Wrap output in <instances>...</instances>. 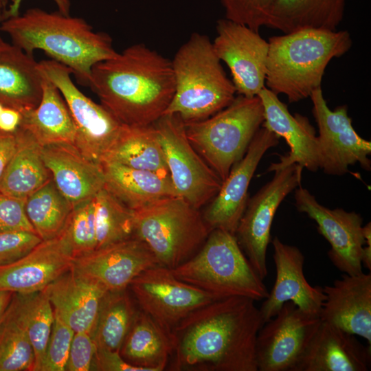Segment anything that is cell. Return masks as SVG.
I'll return each mask as SVG.
<instances>
[{"mask_svg":"<svg viewBox=\"0 0 371 371\" xmlns=\"http://www.w3.org/2000/svg\"><path fill=\"white\" fill-rule=\"evenodd\" d=\"M41 241V238L34 232H0V267L18 261Z\"/></svg>","mask_w":371,"mask_h":371,"instance_id":"41","label":"cell"},{"mask_svg":"<svg viewBox=\"0 0 371 371\" xmlns=\"http://www.w3.org/2000/svg\"><path fill=\"white\" fill-rule=\"evenodd\" d=\"M16 144V132L10 133L0 131V178L15 152Z\"/></svg>","mask_w":371,"mask_h":371,"instance_id":"45","label":"cell"},{"mask_svg":"<svg viewBox=\"0 0 371 371\" xmlns=\"http://www.w3.org/2000/svg\"><path fill=\"white\" fill-rule=\"evenodd\" d=\"M133 212V237L148 247L159 265L169 269L193 256L210 232L198 209L178 196Z\"/></svg>","mask_w":371,"mask_h":371,"instance_id":"7","label":"cell"},{"mask_svg":"<svg viewBox=\"0 0 371 371\" xmlns=\"http://www.w3.org/2000/svg\"><path fill=\"white\" fill-rule=\"evenodd\" d=\"M21 113L20 126L41 146L56 144L74 145L76 129L67 105L57 87L44 76L39 103Z\"/></svg>","mask_w":371,"mask_h":371,"instance_id":"27","label":"cell"},{"mask_svg":"<svg viewBox=\"0 0 371 371\" xmlns=\"http://www.w3.org/2000/svg\"><path fill=\"white\" fill-rule=\"evenodd\" d=\"M43 79L33 55L10 43L0 49V102L4 105L21 111L37 106Z\"/></svg>","mask_w":371,"mask_h":371,"instance_id":"26","label":"cell"},{"mask_svg":"<svg viewBox=\"0 0 371 371\" xmlns=\"http://www.w3.org/2000/svg\"><path fill=\"white\" fill-rule=\"evenodd\" d=\"M137 311L127 289L107 291L91 335L96 347L120 352Z\"/></svg>","mask_w":371,"mask_h":371,"instance_id":"34","label":"cell"},{"mask_svg":"<svg viewBox=\"0 0 371 371\" xmlns=\"http://www.w3.org/2000/svg\"><path fill=\"white\" fill-rule=\"evenodd\" d=\"M25 201L24 199L12 197L0 192V232H36L27 216Z\"/></svg>","mask_w":371,"mask_h":371,"instance_id":"42","label":"cell"},{"mask_svg":"<svg viewBox=\"0 0 371 371\" xmlns=\"http://www.w3.org/2000/svg\"><path fill=\"white\" fill-rule=\"evenodd\" d=\"M294 198L297 210L315 221L318 232L330 244L328 256L336 268L349 275L362 273L365 239L361 216L342 208L325 207L301 186L295 189Z\"/></svg>","mask_w":371,"mask_h":371,"instance_id":"16","label":"cell"},{"mask_svg":"<svg viewBox=\"0 0 371 371\" xmlns=\"http://www.w3.org/2000/svg\"><path fill=\"white\" fill-rule=\"evenodd\" d=\"M4 106H5V105H4L3 103H1V102H0V113H1V111H2V109H3V108L4 107Z\"/></svg>","mask_w":371,"mask_h":371,"instance_id":"51","label":"cell"},{"mask_svg":"<svg viewBox=\"0 0 371 371\" xmlns=\"http://www.w3.org/2000/svg\"><path fill=\"white\" fill-rule=\"evenodd\" d=\"M258 95L264 108L261 126L284 138L290 149L278 162L272 163L267 171L274 172L292 164H297L311 172L320 169L318 138L308 117L299 113L292 115L278 95L266 87Z\"/></svg>","mask_w":371,"mask_h":371,"instance_id":"20","label":"cell"},{"mask_svg":"<svg viewBox=\"0 0 371 371\" xmlns=\"http://www.w3.org/2000/svg\"><path fill=\"white\" fill-rule=\"evenodd\" d=\"M103 161L115 162L132 168L152 172L170 179L165 155L153 124H124Z\"/></svg>","mask_w":371,"mask_h":371,"instance_id":"31","label":"cell"},{"mask_svg":"<svg viewBox=\"0 0 371 371\" xmlns=\"http://www.w3.org/2000/svg\"><path fill=\"white\" fill-rule=\"evenodd\" d=\"M21 295L23 317L34 355V371H41L53 327L54 308L43 290Z\"/></svg>","mask_w":371,"mask_h":371,"instance_id":"37","label":"cell"},{"mask_svg":"<svg viewBox=\"0 0 371 371\" xmlns=\"http://www.w3.org/2000/svg\"><path fill=\"white\" fill-rule=\"evenodd\" d=\"M214 52L228 67L238 95H258L265 87L269 43L249 27L226 18L217 21Z\"/></svg>","mask_w":371,"mask_h":371,"instance_id":"15","label":"cell"},{"mask_svg":"<svg viewBox=\"0 0 371 371\" xmlns=\"http://www.w3.org/2000/svg\"><path fill=\"white\" fill-rule=\"evenodd\" d=\"M323 288L325 300L319 318L371 346V274L344 273Z\"/></svg>","mask_w":371,"mask_h":371,"instance_id":"21","label":"cell"},{"mask_svg":"<svg viewBox=\"0 0 371 371\" xmlns=\"http://www.w3.org/2000/svg\"><path fill=\"white\" fill-rule=\"evenodd\" d=\"M8 43H6L0 36V49L3 47L5 45H7Z\"/></svg>","mask_w":371,"mask_h":371,"instance_id":"50","label":"cell"},{"mask_svg":"<svg viewBox=\"0 0 371 371\" xmlns=\"http://www.w3.org/2000/svg\"><path fill=\"white\" fill-rule=\"evenodd\" d=\"M89 87L122 124L152 125L174 95L171 60L143 43L134 44L95 64Z\"/></svg>","mask_w":371,"mask_h":371,"instance_id":"2","label":"cell"},{"mask_svg":"<svg viewBox=\"0 0 371 371\" xmlns=\"http://www.w3.org/2000/svg\"><path fill=\"white\" fill-rule=\"evenodd\" d=\"M172 352L170 334L138 308L120 349L121 356L145 371H161L168 367Z\"/></svg>","mask_w":371,"mask_h":371,"instance_id":"30","label":"cell"},{"mask_svg":"<svg viewBox=\"0 0 371 371\" xmlns=\"http://www.w3.org/2000/svg\"><path fill=\"white\" fill-rule=\"evenodd\" d=\"M22 121L21 111L13 107L4 106L0 113V131L14 133L20 127Z\"/></svg>","mask_w":371,"mask_h":371,"instance_id":"46","label":"cell"},{"mask_svg":"<svg viewBox=\"0 0 371 371\" xmlns=\"http://www.w3.org/2000/svg\"><path fill=\"white\" fill-rule=\"evenodd\" d=\"M108 191L133 210L177 196L170 179L112 162L101 163Z\"/></svg>","mask_w":371,"mask_h":371,"instance_id":"28","label":"cell"},{"mask_svg":"<svg viewBox=\"0 0 371 371\" xmlns=\"http://www.w3.org/2000/svg\"><path fill=\"white\" fill-rule=\"evenodd\" d=\"M43 291L54 311L74 332L92 335L102 299L108 291L104 286L70 269Z\"/></svg>","mask_w":371,"mask_h":371,"instance_id":"25","label":"cell"},{"mask_svg":"<svg viewBox=\"0 0 371 371\" xmlns=\"http://www.w3.org/2000/svg\"><path fill=\"white\" fill-rule=\"evenodd\" d=\"M370 363V346L321 320L294 371H367Z\"/></svg>","mask_w":371,"mask_h":371,"instance_id":"23","label":"cell"},{"mask_svg":"<svg viewBox=\"0 0 371 371\" xmlns=\"http://www.w3.org/2000/svg\"><path fill=\"white\" fill-rule=\"evenodd\" d=\"M346 0H275L269 27L284 34L304 29L337 30Z\"/></svg>","mask_w":371,"mask_h":371,"instance_id":"32","label":"cell"},{"mask_svg":"<svg viewBox=\"0 0 371 371\" xmlns=\"http://www.w3.org/2000/svg\"><path fill=\"white\" fill-rule=\"evenodd\" d=\"M302 171L297 164L274 171L273 178L248 199L234 233L242 251L262 280L267 276V250L273 218L284 199L301 186Z\"/></svg>","mask_w":371,"mask_h":371,"instance_id":"11","label":"cell"},{"mask_svg":"<svg viewBox=\"0 0 371 371\" xmlns=\"http://www.w3.org/2000/svg\"><path fill=\"white\" fill-rule=\"evenodd\" d=\"M74 333V330L54 312L53 327L41 371H65Z\"/></svg>","mask_w":371,"mask_h":371,"instance_id":"40","label":"cell"},{"mask_svg":"<svg viewBox=\"0 0 371 371\" xmlns=\"http://www.w3.org/2000/svg\"><path fill=\"white\" fill-rule=\"evenodd\" d=\"M38 67L67 105L76 129L74 146L89 159L101 164L124 124L77 87L68 67L51 59L38 62Z\"/></svg>","mask_w":371,"mask_h":371,"instance_id":"9","label":"cell"},{"mask_svg":"<svg viewBox=\"0 0 371 371\" xmlns=\"http://www.w3.org/2000/svg\"><path fill=\"white\" fill-rule=\"evenodd\" d=\"M8 6V0H0V23L5 19Z\"/></svg>","mask_w":371,"mask_h":371,"instance_id":"49","label":"cell"},{"mask_svg":"<svg viewBox=\"0 0 371 371\" xmlns=\"http://www.w3.org/2000/svg\"><path fill=\"white\" fill-rule=\"evenodd\" d=\"M62 235L74 258L95 250L93 197L74 206Z\"/></svg>","mask_w":371,"mask_h":371,"instance_id":"38","label":"cell"},{"mask_svg":"<svg viewBox=\"0 0 371 371\" xmlns=\"http://www.w3.org/2000/svg\"><path fill=\"white\" fill-rule=\"evenodd\" d=\"M0 30L12 44L27 54L41 50L72 72L81 85L89 87L93 67L115 56L112 38L96 32L81 17L38 8L5 19Z\"/></svg>","mask_w":371,"mask_h":371,"instance_id":"3","label":"cell"},{"mask_svg":"<svg viewBox=\"0 0 371 371\" xmlns=\"http://www.w3.org/2000/svg\"><path fill=\"white\" fill-rule=\"evenodd\" d=\"M73 258L62 234L43 240L18 261L0 267V290L21 294L43 291L71 269Z\"/></svg>","mask_w":371,"mask_h":371,"instance_id":"22","label":"cell"},{"mask_svg":"<svg viewBox=\"0 0 371 371\" xmlns=\"http://www.w3.org/2000/svg\"><path fill=\"white\" fill-rule=\"evenodd\" d=\"M310 98L319 129L320 169L329 175L341 176L348 172L350 166L358 163L363 169L370 170L371 142L355 131L347 106L330 109L321 87Z\"/></svg>","mask_w":371,"mask_h":371,"instance_id":"14","label":"cell"},{"mask_svg":"<svg viewBox=\"0 0 371 371\" xmlns=\"http://www.w3.org/2000/svg\"><path fill=\"white\" fill-rule=\"evenodd\" d=\"M34 355L22 312V295L14 293L0 319V371H34Z\"/></svg>","mask_w":371,"mask_h":371,"instance_id":"33","label":"cell"},{"mask_svg":"<svg viewBox=\"0 0 371 371\" xmlns=\"http://www.w3.org/2000/svg\"><path fill=\"white\" fill-rule=\"evenodd\" d=\"M263 121L264 108L259 96L238 95L208 118L183 123L190 144L223 181L245 155Z\"/></svg>","mask_w":371,"mask_h":371,"instance_id":"8","label":"cell"},{"mask_svg":"<svg viewBox=\"0 0 371 371\" xmlns=\"http://www.w3.org/2000/svg\"><path fill=\"white\" fill-rule=\"evenodd\" d=\"M96 345L90 333L75 332L65 367L67 371L91 370Z\"/></svg>","mask_w":371,"mask_h":371,"instance_id":"43","label":"cell"},{"mask_svg":"<svg viewBox=\"0 0 371 371\" xmlns=\"http://www.w3.org/2000/svg\"><path fill=\"white\" fill-rule=\"evenodd\" d=\"M263 325L249 297L221 298L191 313L171 331L172 371H258L256 341Z\"/></svg>","mask_w":371,"mask_h":371,"instance_id":"1","label":"cell"},{"mask_svg":"<svg viewBox=\"0 0 371 371\" xmlns=\"http://www.w3.org/2000/svg\"><path fill=\"white\" fill-rule=\"evenodd\" d=\"M280 137L261 126L252 139L245 155L230 170L203 216L211 232L215 229L234 234L248 201V188L262 156L276 146Z\"/></svg>","mask_w":371,"mask_h":371,"instance_id":"17","label":"cell"},{"mask_svg":"<svg viewBox=\"0 0 371 371\" xmlns=\"http://www.w3.org/2000/svg\"><path fill=\"white\" fill-rule=\"evenodd\" d=\"M178 279L219 298L265 300L269 291L234 234L215 229L190 259L170 269Z\"/></svg>","mask_w":371,"mask_h":371,"instance_id":"6","label":"cell"},{"mask_svg":"<svg viewBox=\"0 0 371 371\" xmlns=\"http://www.w3.org/2000/svg\"><path fill=\"white\" fill-rule=\"evenodd\" d=\"M320 323L319 317L285 302L258 333V371H294Z\"/></svg>","mask_w":371,"mask_h":371,"instance_id":"13","label":"cell"},{"mask_svg":"<svg viewBox=\"0 0 371 371\" xmlns=\"http://www.w3.org/2000/svg\"><path fill=\"white\" fill-rule=\"evenodd\" d=\"M226 19L259 32L269 27L275 0H219Z\"/></svg>","mask_w":371,"mask_h":371,"instance_id":"39","label":"cell"},{"mask_svg":"<svg viewBox=\"0 0 371 371\" xmlns=\"http://www.w3.org/2000/svg\"><path fill=\"white\" fill-rule=\"evenodd\" d=\"M73 208L74 205L58 189L52 178L25 201L27 216L43 240L62 234Z\"/></svg>","mask_w":371,"mask_h":371,"instance_id":"35","label":"cell"},{"mask_svg":"<svg viewBox=\"0 0 371 371\" xmlns=\"http://www.w3.org/2000/svg\"><path fill=\"white\" fill-rule=\"evenodd\" d=\"M13 293L11 291L0 290V319L9 305Z\"/></svg>","mask_w":371,"mask_h":371,"instance_id":"48","label":"cell"},{"mask_svg":"<svg viewBox=\"0 0 371 371\" xmlns=\"http://www.w3.org/2000/svg\"><path fill=\"white\" fill-rule=\"evenodd\" d=\"M265 87L290 103L321 87L330 60L346 54L352 41L347 30L304 29L269 38Z\"/></svg>","mask_w":371,"mask_h":371,"instance_id":"4","label":"cell"},{"mask_svg":"<svg viewBox=\"0 0 371 371\" xmlns=\"http://www.w3.org/2000/svg\"><path fill=\"white\" fill-rule=\"evenodd\" d=\"M153 126L177 195L198 210L210 203L223 181L190 144L183 122L175 115H164Z\"/></svg>","mask_w":371,"mask_h":371,"instance_id":"10","label":"cell"},{"mask_svg":"<svg viewBox=\"0 0 371 371\" xmlns=\"http://www.w3.org/2000/svg\"><path fill=\"white\" fill-rule=\"evenodd\" d=\"M23 1V0H12L11 3L8 6V9L5 12V19L9 17L17 16L20 14L19 10L21 8ZM53 1L55 3L58 12L66 15L70 14L71 0Z\"/></svg>","mask_w":371,"mask_h":371,"instance_id":"47","label":"cell"},{"mask_svg":"<svg viewBox=\"0 0 371 371\" xmlns=\"http://www.w3.org/2000/svg\"><path fill=\"white\" fill-rule=\"evenodd\" d=\"M128 287L139 308L170 334L191 313L221 299L178 279L160 265L141 273Z\"/></svg>","mask_w":371,"mask_h":371,"instance_id":"12","label":"cell"},{"mask_svg":"<svg viewBox=\"0 0 371 371\" xmlns=\"http://www.w3.org/2000/svg\"><path fill=\"white\" fill-rule=\"evenodd\" d=\"M175 93L164 115L184 123L205 120L227 106L236 97L210 38L192 33L171 60Z\"/></svg>","mask_w":371,"mask_h":371,"instance_id":"5","label":"cell"},{"mask_svg":"<svg viewBox=\"0 0 371 371\" xmlns=\"http://www.w3.org/2000/svg\"><path fill=\"white\" fill-rule=\"evenodd\" d=\"M41 155L56 187L74 206L104 188L102 164L89 159L74 145L43 146Z\"/></svg>","mask_w":371,"mask_h":371,"instance_id":"24","label":"cell"},{"mask_svg":"<svg viewBox=\"0 0 371 371\" xmlns=\"http://www.w3.org/2000/svg\"><path fill=\"white\" fill-rule=\"evenodd\" d=\"M271 243L276 275L273 286L259 309L263 324L289 301L304 312L319 317L325 295L322 287L313 286L306 280L303 254L297 247L285 244L278 237Z\"/></svg>","mask_w":371,"mask_h":371,"instance_id":"19","label":"cell"},{"mask_svg":"<svg viewBox=\"0 0 371 371\" xmlns=\"http://www.w3.org/2000/svg\"><path fill=\"white\" fill-rule=\"evenodd\" d=\"M15 152L0 178V192L24 199L52 177L41 155V146L21 126Z\"/></svg>","mask_w":371,"mask_h":371,"instance_id":"29","label":"cell"},{"mask_svg":"<svg viewBox=\"0 0 371 371\" xmlns=\"http://www.w3.org/2000/svg\"><path fill=\"white\" fill-rule=\"evenodd\" d=\"M159 265L148 247L133 237L73 258L71 269L91 278L108 291L128 288L145 270Z\"/></svg>","mask_w":371,"mask_h":371,"instance_id":"18","label":"cell"},{"mask_svg":"<svg viewBox=\"0 0 371 371\" xmlns=\"http://www.w3.org/2000/svg\"><path fill=\"white\" fill-rule=\"evenodd\" d=\"M91 370L145 371L140 367L128 363L119 351L96 347Z\"/></svg>","mask_w":371,"mask_h":371,"instance_id":"44","label":"cell"},{"mask_svg":"<svg viewBox=\"0 0 371 371\" xmlns=\"http://www.w3.org/2000/svg\"><path fill=\"white\" fill-rule=\"evenodd\" d=\"M96 249L133 237L134 212L106 188L93 196Z\"/></svg>","mask_w":371,"mask_h":371,"instance_id":"36","label":"cell"}]
</instances>
